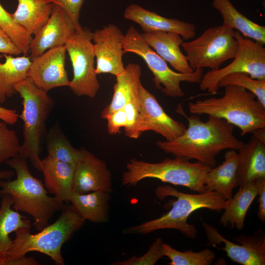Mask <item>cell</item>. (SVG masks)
Here are the masks:
<instances>
[{
    "mask_svg": "<svg viewBox=\"0 0 265 265\" xmlns=\"http://www.w3.org/2000/svg\"><path fill=\"white\" fill-rule=\"evenodd\" d=\"M188 127L183 133L171 141H157L156 145L175 157L216 166V157L225 150H239L244 143L234 134V126L224 119L209 116L203 121L199 115L187 117Z\"/></svg>",
    "mask_w": 265,
    "mask_h": 265,
    "instance_id": "cell-1",
    "label": "cell"
},
{
    "mask_svg": "<svg viewBox=\"0 0 265 265\" xmlns=\"http://www.w3.org/2000/svg\"><path fill=\"white\" fill-rule=\"evenodd\" d=\"M72 205H65L59 218L38 233L32 234L30 228L15 231V238L7 252L5 265H37L38 263L26 254L32 251L42 253L58 265L65 264L61 254L62 245L85 222Z\"/></svg>",
    "mask_w": 265,
    "mask_h": 265,
    "instance_id": "cell-2",
    "label": "cell"
},
{
    "mask_svg": "<svg viewBox=\"0 0 265 265\" xmlns=\"http://www.w3.org/2000/svg\"><path fill=\"white\" fill-rule=\"evenodd\" d=\"M5 163L14 170L16 177L13 180H0V195H9L13 201V209L31 215L33 225L41 231L49 225L54 213L65 205L54 196L48 195L42 181L29 170L26 159L16 156Z\"/></svg>",
    "mask_w": 265,
    "mask_h": 265,
    "instance_id": "cell-3",
    "label": "cell"
},
{
    "mask_svg": "<svg viewBox=\"0 0 265 265\" xmlns=\"http://www.w3.org/2000/svg\"><path fill=\"white\" fill-rule=\"evenodd\" d=\"M155 193L160 199H164L167 196L176 198L170 210L159 218L125 229L123 231L124 234L145 235L158 230L172 229L179 230L189 238L193 239L197 237L198 230L193 224L187 222L189 215L201 209L220 212L226 208L230 200L213 191L189 194L179 191L169 185L159 186Z\"/></svg>",
    "mask_w": 265,
    "mask_h": 265,
    "instance_id": "cell-4",
    "label": "cell"
},
{
    "mask_svg": "<svg viewBox=\"0 0 265 265\" xmlns=\"http://www.w3.org/2000/svg\"><path fill=\"white\" fill-rule=\"evenodd\" d=\"M224 87V95L220 98L189 102V112L224 119L240 129L242 136L265 128V107L253 93L237 85H227Z\"/></svg>",
    "mask_w": 265,
    "mask_h": 265,
    "instance_id": "cell-5",
    "label": "cell"
},
{
    "mask_svg": "<svg viewBox=\"0 0 265 265\" xmlns=\"http://www.w3.org/2000/svg\"><path fill=\"white\" fill-rule=\"evenodd\" d=\"M189 160L183 157H175L174 159L165 158L159 162L151 163L131 159L126 164L122 184L135 186L143 179L153 178L185 186L198 193L205 192L206 175L212 167L198 161L191 162Z\"/></svg>",
    "mask_w": 265,
    "mask_h": 265,
    "instance_id": "cell-6",
    "label": "cell"
},
{
    "mask_svg": "<svg viewBox=\"0 0 265 265\" xmlns=\"http://www.w3.org/2000/svg\"><path fill=\"white\" fill-rule=\"evenodd\" d=\"M22 99L23 109L19 117L24 122V141L18 156L28 159L32 165L41 171L40 145L44 133L45 122L53 106V100L48 92L37 87L26 78L15 86Z\"/></svg>",
    "mask_w": 265,
    "mask_h": 265,
    "instance_id": "cell-7",
    "label": "cell"
},
{
    "mask_svg": "<svg viewBox=\"0 0 265 265\" xmlns=\"http://www.w3.org/2000/svg\"><path fill=\"white\" fill-rule=\"evenodd\" d=\"M125 53L130 52L140 56L152 73L156 88L165 96L180 98L185 95L181 87L182 82L199 83L203 75V69H197L189 73L175 72L143 39L133 26H130L124 35L122 45Z\"/></svg>",
    "mask_w": 265,
    "mask_h": 265,
    "instance_id": "cell-8",
    "label": "cell"
},
{
    "mask_svg": "<svg viewBox=\"0 0 265 265\" xmlns=\"http://www.w3.org/2000/svg\"><path fill=\"white\" fill-rule=\"evenodd\" d=\"M234 32V30L222 25L207 28L194 40L183 42L181 47L191 69L217 70L227 60L233 59L238 48Z\"/></svg>",
    "mask_w": 265,
    "mask_h": 265,
    "instance_id": "cell-9",
    "label": "cell"
},
{
    "mask_svg": "<svg viewBox=\"0 0 265 265\" xmlns=\"http://www.w3.org/2000/svg\"><path fill=\"white\" fill-rule=\"evenodd\" d=\"M92 33L89 28L81 27L76 30L65 44L73 71L68 87L76 95L91 98L95 97L100 88L95 72Z\"/></svg>",
    "mask_w": 265,
    "mask_h": 265,
    "instance_id": "cell-10",
    "label": "cell"
},
{
    "mask_svg": "<svg viewBox=\"0 0 265 265\" xmlns=\"http://www.w3.org/2000/svg\"><path fill=\"white\" fill-rule=\"evenodd\" d=\"M238 50L233 60L222 68L210 70L203 75L199 83L202 91L217 94L218 83L224 77L235 73H244L253 79L265 80V48L264 45L246 38L236 30Z\"/></svg>",
    "mask_w": 265,
    "mask_h": 265,
    "instance_id": "cell-11",
    "label": "cell"
},
{
    "mask_svg": "<svg viewBox=\"0 0 265 265\" xmlns=\"http://www.w3.org/2000/svg\"><path fill=\"white\" fill-rule=\"evenodd\" d=\"M202 223L210 244L215 246L222 244L219 249L225 251L234 262L242 265H265V236L262 229H258L252 236L241 235L234 238L237 243L224 238L217 229L202 220Z\"/></svg>",
    "mask_w": 265,
    "mask_h": 265,
    "instance_id": "cell-12",
    "label": "cell"
},
{
    "mask_svg": "<svg viewBox=\"0 0 265 265\" xmlns=\"http://www.w3.org/2000/svg\"><path fill=\"white\" fill-rule=\"evenodd\" d=\"M124 35L119 27L112 24L92 33L97 75L110 74L116 77L125 71L122 61Z\"/></svg>",
    "mask_w": 265,
    "mask_h": 265,
    "instance_id": "cell-13",
    "label": "cell"
},
{
    "mask_svg": "<svg viewBox=\"0 0 265 265\" xmlns=\"http://www.w3.org/2000/svg\"><path fill=\"white\" fill-rule=\"evenodd\" d=\"M65 45L50 49L31 59L27 78L37 87L48 92L58 87L69 86L65 68Z\"/></svg>",
    "mask_w": 265,
    "mask_h": 265,
    "instance_id": "cell-14",
    "label": "cell"
},
{
    "mask_svg": "<svg viewBox=\"0 0 265 265\" xmlns=\"http://www.w3.org/2000/svg\"><path fill=\"white\" fill-rule=\"evenodd\" d=\"M77 29L69 15L53 4L48 21L32 38L29 51L30 60L50 49L64 46Z\"/></svg>",
    "mask_w": 265,
    "mask_h": 265,
    "instance_id": "cell-15",
    "label": "cell"
},
{
    "mask_svg": "<svg viewBox=\"0 0 265 265\" xmlns=\"http://www.w3.org/2000/svg\"><path fill=\"white\" fill-rule=\"evenodd\" d=\"M139 110L143 132L152 131L171 141L185 131V125L173 119L164 110L154 95L141 84H139Z\"/></svg>",
    "mask_w": 265,
    "mask_h": 265,
    "instance_id": "cell-16",
    "label": "cell"
},
{
    "mask_svg": "<svg viewBox=\"0 0 265 265\" xmlns=\"http://www.w3.org/2000/svg\"><path fill=\"white\" fill-rule=\"evenodd\" d=\"M73 190L79 194L96 191L110 193L111 174L105 161L86 150L76 165Z\"/></svg>",
    "mask_w": 265,
    "mask_h": 265,
    "instance_id": "cell-17",
    "label": "cell"
},
{
    "mask_svg": "<svg viewBox=\"0 0 265 265\" xmlns=\"http://www.w3.org/2000/svg\"><path fill=\"white\" fill-rule=\"evenodd\" d=\"M124 17L139 25L144 32H174L186 40L193 38L196 35L194 24L162 16L136 4H131L126 7Z\"/></svg>",
    "mask_w": 265,
    "mask_h": 265,
    "instance_id": "cell-18",
    "label": "cell"
},
{
    "mask_svg": "<svg viewBox=\"0 0 265 265\" xmlns=\"http://www.w3.org/2000/svg\"><path fill=\"white\" fill-rule=\"evenodd\" d=\"M145 42L159 55L178 72L189 73L194 71L190 67L186 55L180 46L183 39L174 32L152 31L141 34Z\"/></svg>",
    "mask_w": 265,
    "mask_h": 265,
    "instance_id": "cell-19",
    "label": "cell"
},
{
    "mask_svg": "<svg viewBox=\"0 0 265 265\" xmlns=\"http://www.w3.org/2000/svg\"><path fill=\"white\" fill-rule=\"evenodd\" d=\"M76 165L59 161L49 157L41 159L44 186L48 193L62 203L70 201L73 192Z\"/></svg>",
    "mask_w": 265,
    "mask_h": 265,
    "instance_id": "cell-20",
    "label": "cell"
},
{
    "mask_svg": "<svg viewBox=\"0 0 265 265\" xmlns=\"http://www.w3.org/2000/svg\"><path fill=\"white\" fill-rule=\"evenodd\" d=\"M238 151L237 186L265 178V142L252 135Z\"/></svg>",
    "mask_w": 265,
    "mask_h": 265,
    "instance_id": "cell-21",
    "label": "cell"
},
{
    "mask_svg": "<svg viewBox=\"0 0 265 265\" xmlns=\"http://www.w3.org/2000/svg\"><path fill=\"white\" fill-rule=\"evenodd\" d=\"M238 156L236 151L229 150L222 163L212 167L205 181L206 190L215 191L226 199L232 197L234 188L238 183Z\"/></svg>",
    "mask_w": 265,
    "mask_h": 265,
    "instance_id": "cell-22",
    "label": "cell"
},
{
    "mask_svg": "<svg viewBox=\"0 0 265 265\" xmlns=\"http://www.w3.org/2000/svg\"><path fill=\"white\" fill-rule=\"evenodd\" d=\"M212 6L222 16L223 26L236 29L244 37L265 45V26L244 16L230 0H213Z\"/></svg>",
    "mask_w": 265,
    "mask_h": 265,
    "instance_id": "cell-23",
    "label": "cell"
},
{
    "mask_svg": "<svg viewBox=\"0 0 265 265\" xmlns=\"http://www.w3.org/2000/svg\"><path fill=\"white\" fill-rule=\"evenodd\" d=\"M125 68V71L116 77L111 102L101 113V116L103 118L111 112L123 108L132 97L139 94L138 86L141 82V75L140 66L138 64L131 63Z\"/></svg>",
    "mask_w": 265,
    "mask_h": 265,
    "instance_id": "cell-24",
    "label": "cell"
},
{
    "mask_svg": "<svg viewBox=\"0 0 265 265\" xmlns=\"http://www.w3.org/2000/svg\"><path fill=\"white\" fill-rule=\"evenodd\" d=\"M15 11L11 13L14 21L30 34L35 35L47 23L53 4L46 0H17Z\"/></svg>",
    "mask_w": 265,
    "mask_h": 265,
    "instance_id": "cell-25",
    "label": "cell"
},
{
    "mask_svg": "<svg viewBox=\"0 0 265 265\" xmlns=\"http://www.w3.org/2000/svg\"><path fill=\"white\" fill-rule=\"evenodd\" d=\"M0 206V265H5L6 256L13 240L10 235L20 228H31L30 220L12 208L13 201L4 194Z\"/></svg>",
    "mask_w": 265,
    "mask_h": 265,
    "instance_id": "cell-26",
    "label": "cell"
},
{
    "mask_svg": "<svg viewBox=\"0 0 265 265\" xmlns=\"http://www.w3.org/2000/svg\"><path fill=\"white\" fill-rule=\"evenodd\" d=\"M109 200V193L96 191L85 194L73 192L70 202L85 220L101 223L108 220Z\"/></svg>",
    "mask_w": 265,
    "mask_h": 265,
    "instance_id": "cell-27",
    "label": "cell"
},
{
    "mask_svg": "<svg viewBox=\"0 0 265 265\" xmlns=\"http://www.w3.org/2000/svg\"><path fill=\"white\" fill-rule=\"evenodd\" d=\"M239 187L237 193L230 199L219 221L224 226L241 230L244 226L247 211L258 195V191L254 181Z\"/></svg>",
    "mask_w": 265,
    "mask_h": 265,
    "instance_id": "cell-28",
    "label": "cell"
},
{
    "mask_svg": "<svg viewBox=\"0 0 265 265\" xmlns=\"http://www.w3.org/2000/svg\"><path fill=\"white\" fill-rule=\"evenodd\" d=\"M5 61L0 63V104L7 98L16 93L15 86L27 78V72L31 63L26 55L16 56L3 54Z\"/></svg>",
    "mask_w": 265,
    "mask_h": 265,
    "instance_id": "cell-29",
    "label": "cell"
},
{
    "mask_svg": "<svg viewBox=\"0 0 265 265\" xmlns=\"http://www.w3.org/2000/svg\"><path fill=\"white\" fill-rule=\"evenodd\" d=\"M48 157L63 162L76 165L85 154L84 148H74L56 128L50 131L47 139Z\"/></svg>",
    "mask_w": 265,
    "mask_h": 265,
    "instance_id": "cell-30",
    "label": "cell"
},
{
    "mask_svg": "<svg viewBox=\"0 0 265 265\" xmlns=\"http://www.w3.org/2000/svg\"><path fill=\"white\" fill-rule=\"evenodd\" d=\"M162 248L164 256L171 260L168 264L169 265H210L215 258V253L209 248L198 252L191 250L182 252L163 242Z\"/></svg>",
    "mask_w": 265,
    "mask_h": 265,
    "instance_id": "cell-31",
    "label": "cell"
},
{
    "mask_svg": "<svg viewBox=\"0 0 265 265\" xmlns=\"http://www.w3.org/2000/svg\"><path fill=\"white\" fill-rule=\"evenodd\" d=\"M0 27L9 36L16 46L26 55L29 53L32 37L13 20L11 13L0 3Z\"/></svg>",
    "mask_w": 265,
    "mask_h": 265,
    "instance_id": "cell-32",
    "label": "cell"
},
{
    "mask_svg": "<svg viewBox=\"0 0 265 265\" xmlns=\"http://www.w3.org/2000/svg\"><path fill=\"white\" fill-rule=\"evenodd\" d=\"M227 85H235L244 88L253 93L265 107V80L252 78L244 73H235L224 77L218 83L219 88Z\"/></svg>",
    "mask_w": 265,
    "mask_h": 265,
    "instance_id": "cell-33",
    "label": "cell"
},
{
    "mask_svg": "<svg viewBox=\"0 0 265 265\" xmlns=\"http://www.w3.org/2000/svg\"><path fill=\"white\" fill-rule=\"evenodd\" d=\"M139 94L132 97L125 104L127 125L124 128L125 134L128 137L137 139L144 132L142 121L139 110Z\"/></svg>",
    "mask_w": 265,
    "mask_h": 265,
    "instance_id": "cell-34",
    "label": "cell"
},
{
    "mask_svg": "<svg viewBox=\"0 0 265 265\" xmlns=\"http://www.w3.org/2000/svg\"><path fill=\"white\" fill-rule=\"evenodd\" d=\"M21 144L16 132L0 122V166L3 163L18 155Z\"/></svg>",
    "mask_w": 265,
    "mask_h": 265,
    "instance_id": "cell-35",
    "label": "cell"
},
{
    "mask_svg": "<svg viewBox=\"0 0 265 265\" xmlns=\"http://www.w3.org/2000/svg\"><path fill=\"white\" fill-rule=\"evenodd\" d=\"M163 241L160 238H157L149 247L148 250L142 256L137 257L133 256L124 261H117L111 264L113 265H154L164 255Z\"/></svg>",
    "mask_w": 265,
    "mask_h": 265,
    "instance_id": "cell-36",
    "label": "cell"
},
{
    "mask_svg": "<svg viewBox=\"0 0 265 265\" xmlns=\"http://www.w3.org/2000/svg\"><path fill=\"white\" fill-rule=\"evenodd\" d=\"M64 10L75 24L77 30L81 28L79 23L80 11L85 0H46Z\"/></svg>",
    "mask_w": 265,
    "mask_h": 265,
    "instance_id": "cell-37",
    "label": "cell"
},
{
    "mask_svg": "<svg viewBox=\"0 0 265 265\" xmlns=\"http://www.w3.org/2000/svg\"><path fill=\"white\" fill-rule=\"evenodd\" d=\"M104 118L107 120V131L111 135L120 133L121 129L124 128L127 125L126 115L123 108L111 112Z\"/></svg>",
    "mask_w": 265,
    "mask_h": 265,
    "instance_id": "cell-38",
    "label": "cell"
},
{
    "mask_svg": "<svg viewBox=\"0 0 265 265\" xmlns=\"http://www.w3.org/2000/svg\"><path fill=\"white\" fill-rule=\"evenodd\" d=\"M1 53L18 56L22 52L9 36L0 27V59L2 57Z\"/></svg>",
    "mask_w": 265,
    "mask_h": 265,
    "instance_id": "cell-39",
    "label": "cell"
},
{
    "mask_svg": "<svg viewBox=\"0 0 265 265\" xmlns=\"http://www.w3.org/2000/svg\"><path fill=\"white\" fill-rule=\"evenodd\" d=\"M258 194L259 195V206L257 212V217L264 223L265 221V178H260L254 180Z\"/></svg>",
    "mask_w": 265,
    "mask_h": 265,
    "instance_id": "cell-40",
    "label": "cell"
},
{
    "mask_svg": "<svg viewBox=\"0 0 265 265\" xmlns=\"http://www.w3.org/2000/svg\"><path fill=\"white\" fill-rule=\"evenodd\" d=\"M19 115L15 109L0 106V120L7 125H14L18 121Z\"/></svg>",
    "mask_w": 265,
    "mask_h": 265,
    "instance_id": "cell-41",
    "label": "cell"
},
{
    "mask_svg": "<svg viewBox=\"0 0 265 265\" xmlns=\"http://www.w3.org/2000/svg\"><path fill=\"white\" fill-rule=\"evenodd\" d=\"M15 175L13 170L0 171V180H10Z\"/></svg>",
    "mask_w": 265,
    "mask_h": 265,
    "instance_id": "cell-42",
    "label": "cell"
}]
</instances>
